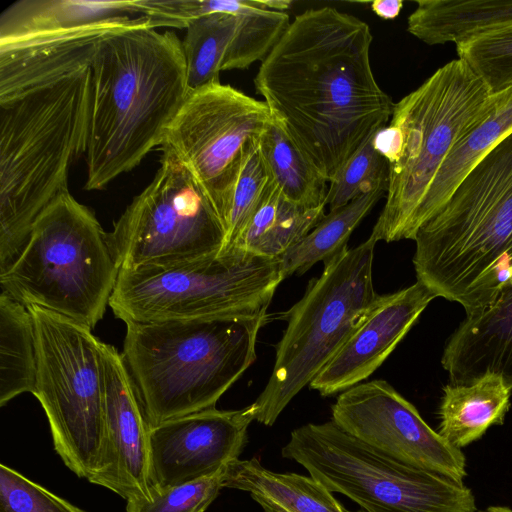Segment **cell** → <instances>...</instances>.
Here are the masks:
<instances>
[{
    "label": "cell",
    "instance_id": "d590c367",
    "mask_svg": "<svg viewBox=\"0 0 512 512\" xmlns=\"http://www.w3.org/2000/svg\"><path fill=\"white\" fill-rule=\"evenodd\" d=\"M477 512H512V509L507 506L492 505L487 507L485 510Z\"/></svg>",
    "mask_w": 512,
    "mask_h": 512
},
{
    "label": "cell",
    "instance_id": "cb8c5ba5",
    "mask_svg": "<svg viewBox=\"0 0 512 512\" xmlns=\"http://www.w3.org/2000/svg\"><path fill=\"white\" fill-rule=\"evenodd\" d=\"M512 389L503 379L488 374L470 384L443 388L438 433L461 449L480 439L493 425H502L510 408Z\"/></svg>",
    "mask_w": 512,
    "mask_h": 512
},
{
    "label": "cell",
    "instance_id": "4dcf8cb0",
    "mask_svg": "<svg viewBox=\"0 0 512 512\" xmlns=\"http://www.w3.org/2000/svg\"><path fill=\"white\" fill-rule=\"evenodd\" d=\"M456 49L493 94L512 86V27L469 38Z\"/></svg>",
    "mask_w": 512,
    "mask_h": 512
},
{
    "label": "cell",
    "instance_id": "f1b7e54d",
    "mask_svg": "<svg viewBox=\"0 0 512 512\" xmlns=\"http://www.w3.org/2000/svg\"><path fill=\"white\" fill-rule=\"evenodd\" d=\"M258 146L270 179L288 201L303 209L326 206L327 180L275 120L260 136Z\"/></svg>",
    "mask_w": 512,
    "mask_h": 512
},
{
    "label": "cell",
    "instance_id": "9a60e30c",
    "mask_svg": "<svg viewBox=\"0 0 512 512\" xmlns=\"http://www.w3.org/2000/svg\"><path fill=\"white\" fill-rule=\"evenodd\" d=\"M255 417L252 403L237 410L214 407L151 426V487L195 481L239 459Z\"/></svg>",
    "mask_w": 512,
    "mask_h": 512
},
{
    "label": "cell",
    "instance_id": "2e32d148",
    "mask_svg": "<svg viewBox=\"0 0 512 512\" xmlns=\"http://www.w3.org/2000/svg\"><path fill=\"white\" fill-rule=\"evenodd\" d=\"M104 446L88 479L127 500L150 497V424L122 353L101 342Z\"/></svg>",
    "mask_w": 512,
    "mask_h": 512
},
{
    "label": "cell",
    "instance_id": "f546056e",
    "mask_svg": "<svg viewBox=\"0 0 512 512\" xmlns=\"http://www.w3.org/2000/svg\"><path fill=\"white\" fill-rule=\"evenodd\" d=\"M258 140L249 147L232 189L223 218L225 241L219 255L227 254L232 249L270 184V177L259 151Z\"/></svg>",
    "mask_w": 512,
    "mask_h": 512
},
{
    "label": "cell",
    "instance_id": "d4e9b609",
    "mask_svg": "<svg viewBox=\"0 0 512 512\" xmlns=\"http://www.w3.org/2000/svg\"><path fill=\"white\" fill-rule=\"evenodd\" d=\"M510 132L512 86L497 93L492 112L455 146L441 165L418 211L415 235L448 201L467 174Z\"/></svg>",
    "mask_w": 512,
    "mask_h": 512
},
{
    "label": "cell",
    "instance_id": "e575fe53",
    "mask_svg": "<svg viewBox=\"0 0 512 512\" xmlns=\"http://www.w3.org/2000/svg\"><path fill=\"white\" fill-rule=\"evenodd\" d=\"M371 10L384 20L397 18L403 8L402 0H375L370 3Z\"/></svg>",
    "mask_w": 512,
    "mask_h": 512
},
{
    "label": "cell",
    "instance_id": "3957f363",
    "mask_svg": "<svg viewBox=\"0 0 512 512\" xmlns=\"http://www.w3.org/2000/svg\"><path fill=\"white\" fill-rule=\"evenodd\" d=\"M417 281L458 302L466 316L485 309L512 277V132L461 181L417 231Z\"/></svg>",
    "mask_w": 512,
    "mask_h": 512
},
{
    "label": "cell",
    "instance_id": "277c9868",
    "mask_svg": "<svg viewBox=\"0 0 512 512\" xmlns=\"http://www.w3.org/2000/svg\"><path fill=\"white\" fill-rule=\"evenodd\" d=\"M90 80L89 66L0 104V273L69 191L70 166L86 152Z\"/></svg>",
    "mask_w": 512,
    "mask_h": 512
},
{
    "label": "cell",
    "instance_id": "6da1fadb",
    "mask_svg": "<svg viewBox=\"0 0 512 512\" xmlns=\"http://www.w3.org/2000/svg\"><path fill=\"white\" fill-rule=\"evenodd\" d=\"M372 41L358 17L309 9L290 22L254 78L274 120L328 183L393 114L372 70Z\"/></svg>",
    "mask_w": 512,
    "mask_h": 512
},
{
    "label": "cell",
    "instance_id": "7c38bea8",
    "mask_svg": "<svg viewBox=\"0 0 512 512\" xmlns=\"http://www.w3.org/2000/svg\"><path fill=\"white\" fill-rule=\"evenodd\" d=\"M120 269L166 265L219 254L223 221L189 169L163 150L151 183L108 233Z\"/></svg>",
    "mask_w": 512,
    "mask_h": 512
},
{
    "label": "cell",
    "instance_id": "ac0fdd59",
    "mask_svg": "<svg viewBox=\"0 0 512 512\" xmlns=\"http://www.w3.org/2000/svg\"><path fill=\"white\" fill-rule=\"evenodd\" d=\"M152 28L146 17L58 28L0 42V104L89 67L106 37Z\"/></svg>",
    "mask_w": 512,
    "mask_h": 512
},
{
    "label": "cell",
    "instance_id": "8992f818",
    "mask_svg": "<svg viewBox=\"0 0 512 512\" xmlns=\"http://www.w3.org/2000/svg\"><path fill=\"white\" fill-rule=\"evenodd\" d=\"M496 101L497 93L458 58L395 103L389 123L400 129L401 149L387 163L386 201L370 238L414 239L418 211L441 165Z\"/></svg>",
    "mask_w": 512,
    "mask_h": 512
},
{
    "label": "cell",
    "instance_id": "5b68a950",
    "mask_svg": "<svg viewBox=\"0 0 512 512\" xmlns=\"http://www.w3.org/2000/svg\"><path fill=\"white\" fill-rule=\"evenodd\" d=\"M266 319L125 323L122 356L150 426L216 407L254 363Z\"/></svg>",
    "mask_w": 512,
    "mask_h": 512
},
{
    "label": "cell",
    "instance_id": "9c48e42d",
    "mask_svg": "<svg viewBox=\"0 0 512 512\" xmlns=\"http://www.w3.org/2000/svg\"><path fill=\"white\" fill-rule=\"evenodd\" d=\"M283 280L279 258L216 254L120 269L109 307L124 323L251 316L267 313Z\"/></svg>",
    "mask_w": 512,
    "mask_h": 512
},
{
    "label": "cell",
    "instance_id": "d6a6232c",
    "mask_svg": "<svg viewBox=\"0 0 512 512\" xmlns=\"http://www.w3.org/2000/svg\"><path fill=\"white\" fill-rule=\"evenodd\" d=\"M384 182L388 183V164L374 148L372 137L329 183L326 206L329 211L340 208Z\"/></svg>",
    "mask_w": 512,
    "mask_h": 512
},
{
    "label": "cell",
    "instance_id": "44dd1931",
    "mask_svg": "<svg viewBox=\"0 0 512 512\" xmlns=\"http://www.w3.org/2000/svg\"><path fill=\"white\" fill-rule=\"evenodd\" d=\"M223 486L249 493L264 512H349L310 475L275 472L256 458L228 463Z\"/></svg>",
    "mask_w": 512,
    "mask_h": 512
},
{
    "label": "cell",
    "instance_id": "ffe728a7",
    "mask_svg": "<svg viewBox=\"0 0 512 512\" xmlns=\"http://www.w3.org/2000/svg\"><path fill=\"white\" fill-rule=\"evenodd\" d=\"M441 364L453 384L494 374L512 389V277L491 304L466 316L449 338Z\"/></svg>",
    "mask_w": 512,
    "mask_h": 512
},
{
    "label": "cell",
    "instance_id": "e0dca14e",
    "mask_svg": "<svg viewBox=\"0 0 512 512\" xmlns=\"http://www.w3.org/2000/svg\"><path fill=\"white\" fill-rule=\"evenodd\" d=\"M290 24L270 0L241 12H216L191 21L182 42L187 84L195 90L219 82L222 71L263 61Z\"/></svg>",
    "mask_w": 512,
    "mask_h": 512
},
{
    "label": "cell",
    "instance_id": "836d02e7",
    "mask_svg": "<svg viewBox=\"0 0 512 512\" xmlns=\"http://www.w3.org/2000/svg\"><path fill=\"white\" fill-rule=\"evenodd\" d=\"M0 512H87L14 468L0 464Z\"/></svg>",
    "mask_w": 512,
    "mask_h": 512
},
{
    "label": "cell",
    "instance_id": "4316f807",
    "mask_svg": "<svg viewBox=\"0 0 512 512\" xmlns=\"http://www.w3.org/2000/svg\"><path fill=\"white\" fill-rule=\"evenodd\" d=\"M37 373L36 334L29 308L7 292L0 295V406L33 393Z\"/></svg>",
    "mask_w": 512,
    "mask_h": 512
},
{
    "label": "cell",
    "instance_id": "83f0119b",
    "mask_svg": "<svg viewBox=\"0 0 512 512\" xmlns=\"http://www.w3.org/2000/svg\"><path fill=\"white\" fill-rule=\"evenodd\" d=\"M387 185V182L381 183L325 214L304 238L279 258L284 279L305 273L317 262H324L347 247L350 235L386 193Z\"/></svg>",
    "mask_w": 512,
    "mask_h": 512
},
{
    "label": "cell",
    "instance_id": "30bf717a",
    "mask_svg": "<svg viewBox=\"0 0 512 512\" xmlns=\"http://www.w3.org/2000/svg\"><path fill=\"white\" fill-rule=\"evenodd\" d=\"M281 452L365 512H477L464 483L394 460L332 420L294 429Z\"/></svg>",
    "mask_w": 512,
    "mask_h": 512
},
{
    "label": "cell",
    "instance_id": "8fae6325",
    "mask_svg": "<svg viewBox=\"0 0 512 512\" xmlns=\"http://www.w3.org/2000/svg\"><path fill=\"white\" fill-rule=\"evenodd\" d=\"M27 307L37 349L32 394L47 417L55 452L70 471L88 480L104 446L101 341L72 319Z\"/></svg>",
    "mask_w": 512,
    "mask_h": 512
},
{
    "label": "cell",
    "instance_id": "484cf974",
    "mask_svg": "<svg viewBox=\"0 0 512 512\" xmlns=\"http://www.w3.org/2000/svg\"><path fill=\"white\" fill-rule=\"evenodd\" d=\"M325 207H298L270 179L258 208L227 254L280 258L318 224Z\"/></svg>",
    "mask_w": 512,
    "mask_h": 512
},
{
    "label": "cell",
    "instance_id": "52a82bcc",
    "mask_svg": "<svg viewBox=\"0 0 512 512\" xmlns=\"http://www.w3.org/2000/svg\"><path fill=\"white\" fill-rule=\"evenodd\" d=\"M120 266L94 213L69 191L35 220L14 262L0 273L2 291L93 329L103 318Z\"/></svg>",
    "mask_w": 512,
    "mask_h": 512
},
{
    "label": "cell",
    "instance_id": "d6986e66",
    "mask_svg": "<svg viewBox=\"0 0 512 512\" xmlns=\"http://www.w3.org/2000/svg\"><path fill=\"white\" fill-rule=\"evenodd\" d=\"M436 295L424 284L381 295L353 333L309 384L322 396L362 383L388 358Z\"/></svg>",
    "mask_w": 512,
    "mask_h": 512
},
{
    "label": "cell",
    "instance_id": "4fadbf2b",
    "mask_svg": "<svg viewBox=\"0 0 512 512\" xmlns=\"http://www.w3.org/2000/svg\"><path fill=\"white\" fill-rule=\"evenodd\" d=\"M273 121L264 101L214 82L189 91L161 146L189 169L223 221L249 147Z\"/></svg>",
    "mask_w": 512,
    "mask_h": 512
},
{
    "label": "cell",
    "instance_id": "1f68e13d",
    "mask_svg": "<svg viewBox=\"0 0 512 512\" xmlns=\"http://www.w3.org/2000/svg\"><path fill=\"white\" fill-rule=\"evenodd\" d=\"M225 467L188 483L166 488L151 487L148 499L127 500L125 512H205L224 488Z\"/></svg>",
    "mask_w": 512,
    "mask_h": 512
},
{
    "label": "cell",
    "instance_id": "603a6c76",
    "mask_svg": "<svg viewBox=\"0 0 512 512\" xmlns=\"http://www.w3.org/2000/svg\"><path fill=\"white\" fill-rule=\"evenodd\" d=\"M144 17L138 0H20L0 16V42L58 28Z\"/></svg>",
    "mask_w": 512,
    "mask_h": 512
},
{
    "label": "cell",
    "instance_id": "7a4b0ae2",
    "mask_svg": "<svg viewBox=\"0 0 512 512\" xmlns=\"http://www.w3.org/2000/svg\"><path fill=\"white\" fill-rule=\"evenodd\" d=\"M86 190H102L156 146L189 88L182 42L141 27L102 40L90 65Z\"/></svg>",
    "mask_w": 512,
    "mask_h": 512
},
{
    "label": "cell",
    "instance_id": "ba28073f",
    "mask_svg": "<svg viewBox=\"0 0 512 512\" xmlns=\"http://www.w3.org/2000/svg\"><path fill=\"white\" fill-rule=\"evenodd\" d=\"M377 242L368 238L326 259L321 275L283 314L286 329L277 344L271 376L253 402L255 421L272 426L290 401L347 341L378 295L372 265Z\"/></svg>",
    "mask_w": 512,
    "mask_h": 512
},
{
    "label": "cell",
    "instance_id": "5bb4252c",
    "mask_svg": "<svg viewBox=\"0 0 512 512\" xmlns=\"http://www.w3.org/2000/svg\"><path fill=\"white\" fill-rule=\"evenodd\" d=\"M339 428L374 450L407 465L464 483L466 458L384 380L362 382L340 393L332 406Z\"/></svg>",
    "mask_w": 512,
    "mask_h": 512
},
{
    "label": "cell",
    "instance_id": "7402d4cb",
    "mask_svg": "<svg viewBox=\"0 0 512 512\" xmlns=\"http://www.w3.org/2000/svg\"><path fill=\"white\" fill-rule=\"evenodd\" d=\"M407 31L428 45L458 44L512 27V0H420Z\"/></svg>",
    "mask_w": 512,
    "mask_h": 512
}]
</instances>
